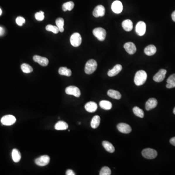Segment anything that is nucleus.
Listing matches in <instances>:
<instances>
[{
    "instance_id": "nucleus-1",
    "label": "nucleus",
    "mask_w": 175,
    "mask_h": 175,
    "mask_svg": "<svg viewBox=\"0 0 175 175\" xmlns=\"http://www.w3.org/2000/svg\"><path fill=\"white\" fill-rule=\"evenodd\" d=\"M147 78V75L145 71L140 70L137 72L134 78V83L137 86H141L145 84Z\"/></svg>"
},
{
    "instance_id": "nucleus-2",
    "label": "nucleus",
    "mask_w": 175,
    "mask_h": 175,
    "mask_svg": "<svg viewBox=\"0 0 175 175\" xmlns=\"http://www.w3.org/2000/svg\"><path fill=\"white\" fill-rule=\"evenodd\" d=\"M97 67V63L94 59H90L88 61L85 67V73L90 75L95 71Z\"/></svg>"
},
{
    "instance_id": "nucleus-3",
    "label": "nucleus",
    "mask_w": 175,
    "mask_h": 175,
    "mask_svg": "<svg viewBox=\"0 0 175 175\" xmlns=\"http://www.w3.org/2000/svg\"><path fill=\"white\" fill-rule=\"evenodd\" d=\"M94 36L100 41L105 40L106 37V31L103 28H96L92 31Z\"/></svg>"
},
{
    "instance_id": "nucleus-4",
    "label": "nucleus",
    "mask_w": 175,
    "mask_h": 175,
    "mask_svg": "<svg viewBox=\"0 0 175 175\" xmlns=\"http://www.w3.org/2000/svg\"><path fill=\"white\" fill-rule=\"evenodd\" d=\"M143 156L147 159H155L158 155L157 151L151 148H146L142 151V152Z\"/></svg>"
},
{
    "instance_id": "nucleus-5",
    "label": "nucleus",
    "mask_w": 175,
    "mask_h": 175,
    "mask_svg": "<svg viewBox=\"0 0 175 175\" xmlns=\"http://www.w3.org/2000/svg\"><path fill=\"white\" fill-rule=\"evenodd\" d=\"M70 42L73 47H78L82 42V37L78 33H75L72 35L71 37Z\"/></svg>"
},
{
    "instance_id": "nucleus-6",
    "label": "nucleus",
    "mask_w": 175,
    "mask_h": 175,
    "mask_svg": "<svg viewBox=\"0 0 175 175\" xmlns=\"http://www.w3.org/2000/svg\"><path fill=\"white\" fill-rule=\"evenodd\" d=\"M16 121V118L12 115H5L1 118V122L3 125L7 126L13 125Z\"/></svg>"
},
{
    "instance_id": "nucleus-7",
    "label": "nucleus",
    "mask_w": 175,
    "mask_h": 175,
    "mask_svg": "<svg viewBox=\"0 0 175 175\" xmlns=\"http://www.w3.org/2000/svg\"><path fill=\"white\" fill-rule=\"evenodd\" d=\"M50 158L48 155H43L35 159L36 164L40 167H44L49 164Z\"/></svg>"
},
{
    "instance_id": "nucleus-8",
    "label": "nucleus",
    "mask_w": 175,
    "mask_h": 175,
    "mask_svg": "<svg viewBox=\"0 0 175 175\" xmlns=\"http://www.w3.org/2000/svg\"><path fill=\"white\" fill-rule=\"evenodd\" d=\"M65 92L67 95H72L76 97H79L80 96V90L78 87L74 86L68 87L65 89Z\"/></svg>"
},
{
    "instance_id": "nucleus-9",
    "label": "nucleus",
    "mask_w": 175,
    "mask_h": 175,
    "mask_svg": "<svg viewBox=\"0 0 175 175\" xmlns=\"http://www.w3.org/2000/svg\"><path fill=\"white\" fill-rule=\"evenodd\" d=\"M146 31V25L145 22L140 21L138 22L136 26V32L140 36H142L145 34Z\"/></svg>"
},
{
    "instance_id": "nucleus-10",
    "label": "nucleus",
    "mask_w": 175,
    "mask_h": 175,
    "mask_svg": "<svg viewBox=\"0 0 175 175\" xmlns=\"http://www.w3.org/2000/svg\"><path fill=\"white\" fill-rule=\"evenodd\" d=\"M105 7L102 5H98L93 10V13H92L93 16L95 18L103 17L105 15Z\"/></svg>"
},
{
    "instance_id": "nucleus-11",
    "label": "nucleus",
    "mask_w": 175,
    "mask_h": 175,
    "mask_svg": "<svg viewBox=\"0 0 175 175\" xmlns=\"http://www.w3.org/2000/svg\"><path fill=\"white\" fill-rule=\"evenodd\" d=\"M167 70L165 69H161L156 75L154 76L153 80L156 82H162L164 80L167 73Z\"/></svg>"
},
{
    "instance_id": "nucleus-12",
    "label": "nucleus",
    "mask_w": 175,
    "mask_h": 175,
    "mask_svg": "<svg viewBox=\"0 0 175 175\" xmlns=\"http://www.w3.org/2000/svg\"><path fill=\"white\" fill-rule=\"evenodd\" d=\"M123 47L126 52L130 55H133L136 52V47L135 46V44H134L133 42H126L124 44Z\"/></svg>"
},
{
    "instance_id": "nucleus-13",
    "label": "nucleus",
    "mask_w": 175,
    "mask_h": 175,
    "mask_svg": "<svg viewBox=\"0 0 175 175\" xmlns=\"http://www.w3.org/2000/svg\"><path fill=\"white\" fill-rule=\"evenodd\" d=\"M117 128L120 132L123 133H129L131 131V128L129 125L126 123H120L117 125Z\"/></svg>"
},
{
    "instance_id": "nucleus-14",
    "label": "nucleus",
    "mask_w": 175,
    "mask_h": 175,
    "mask_svg": "<svg viewBox=\"0 0 175 175\" xmlns=\"http://www.w3.org/2000/svg\"><path fill=\"white\" fill-rule=\"evenodd\" d=\"M111 9L114 13L119 14L121 13L123 10V4L119 1H115L112 3Z\"/></svg>"
},
{
    "instance_id": "nucleus-15",
    "label": "nucleus",
    "mask_w": 175,
    "mask_h": 175,
    "mask_svg": "<svg viewBox=\"0 0 175 175\" xmlns=\"http://www.w3.org/2000/svg\"><path fill=\"white\" fill-rule=\"evenodd\" d=\"M33 60L34 61L39 63V64H40L41 66H47L49 63V60L47 58H44L42 56H37V55L33 56Z\"/></svg>"
},
{
    "instance_id": "nucleus-16",
    "label": "nucleus",
    "mask_w": 175,
    "mask_h": 175,
    "mask_svg": "<svg viewBox=\"0 0 175 175\" xmlns=\"http://www.w3.org/2000/svg\"><path fill=\"white\" fill-rule=\"evenodd\" d=\"M158 104V101L156 99L152 98L148 100L145 104V109L147 111H150L156 107Z\"/></svg>"
},
{
    "instance_id": "nucleus-17",
    "label": "nucleus",
    "mask_w": 175,
    "mask_h": 175,
    "mask_svg": "<svg viewBox=\"0 0 175 175\" xmlns=\"http://www.w3.org/2000/svg\"><path fill=\"white\" fill-rule=\"evenodd\" d=\"M122 66L120 64H117L111 70L109 71L108 75L110 77H113L118 75L122 71Z\"/></svg>"
},
{
    "instance_id": "nucleus-18",
    "label": "nucleus",
    "mask_w": 175,
    "mask_h": 175,
    "mask_svg": "<svg viewBox=\"0 0 175 175\" xmlns=\"http://www.w3.org/2000/svg\"><path fill=\"white\" fill-rule=\"evenodd\" d=\"M97 105L94 102H88L85 105V109L88 112H94L97 109Z\"/></svg>"
},
{
    "instance_id": "nucleus-19",
    "label": "nucleus",
    "mask_w": 175,
    "mask_h": 175,
    "mask_svg": "<svg viewBox=\"0 0 175 175\" xmlns=\"http://www.w3.org/2000/svg\"><path fill=\"white\" fill-rule=\"evenodd\" d=\"M157 48L154 45H149L145 49L144 52L147 56H153L156 53Z\"/></svg>"
},
{
    "instance_id": "nucleus-20",
    "label": "nucleus",
    "mask_w": 175,
    "mask_h": 175,
    "mask_svg": "<svg viewBox=\"0 0 175 175\" xmlns=\"http://www.w3.org/2000/svg\"><path fill=\"white\" fill-rule=\"evenodd\" d=\"M122 27L126 31L129 32L133 28V23L130 20H126L122 23Z\"/></svg>"
},
{
    "instance_id": "nucleus-21",
    "label": "nucleus",
    "mask_w": 175,
    "mask_h": 175,
    "mask_svg": "<svg viewBox=\"0 0 175 175\" xmlns=\"http://www.w3.org/2000/svg\"><path fill=\"white\" fill-rule=\"evenodd\" d=\"M68 128V125L66 122L60 121L56 123L55 125V128L57 131H63L66 130Z\"/></svg>"
},
{
    "instance_id": "nucleus-22",
    "label": "nucleus",
    "mask_w": 175,
    "mask_h": 175,
    "mask_svg": "<svg viewBox=\"0 0 175 175\" xmlns=\"http://www.w3.org/2000/svg\"><path fill=\"white\" fill-rule=\"evenodd\" d=\"M102 145L108 152L112 153L115 151V148L112 144L108 141H104L102 143Z\"/></svg>"
},
{
    "instance_id": "nucleus-23",
    "label": "nucleus",
    "mask_w": 175,
    "mask_h": 175,
    "mask_svg": "<svg viewBox=\"0 0 175 175\" xmlns=\"http://www.w3.org/2000/svg\"><path fill=\"white\" fill-rule=\"evenodd\" d=\"M108 95L109 97H111L114 99H120L122 97L121 94L118 91L114 90H109L108 91Z\"/></svg>"
},
{
    "instance_id": "nucleus-24",
    "label": "nucleus",
    "mask_w": 175,
    "mask_h": 175,
    "mask_svg": "<svg viewBox=\"0 0 175 175\" xmlns=\"http://www.w3.org/2000/svg\"><path fill=\"white\" fill-rule=\"evenodd\" d=\"M12 157L15 162H18L21 159V154L18 149H13L12 152Z\"/></svg>"
},
{
    "instance_id": "nucleus-25",
    "label": "nucleus",
    "mask_w": 175,
    "mask_h": 175,
    "mask_svg": "<svg viewBox=\"0 0 175 175\" xmlns=\"http://www.w3.org/2000/svg\"><path fill=\"white\" fill-rule=\"evenodd\" d=\"M100 123V117L98 115H95L92 119L90 123V126L92 128L95 129L99 126Z\"/></svg>"
},
{
    "instance_id": "nucleus-26",
    "label": "nucleus",
    "mask_w": 175,
    "mask_h": 175,
    "mask_svg": "<svg viewBox=\"0 0 175 175\" xmlns=\"http://www.w3.org/2000/svg\"><path fill=\"white\" fill-rule=\"evenodd\" d=\"M167 88L168 89H171L175 88V74H173L168 78L167 80Z\"/></svg>"
},
{
    "instance_id": "nucleus-27",
    "label": "nucleus",
    "mask_w": 175,
    "mask_h": 175,
    "mask_svg": "<svg viewBox=\"0 0 175 175\" xmlns=\"http://www.w3.org/2000/svg\"><path fill=\"white\" fill-rule=\"evenodd\" d=\"M101 108L105 110H110L112 108V105L109 101L102 100L99 103Z\"/></svg>"
},
{
    "instance_id": "nucleus-28",
    "label": "nucleus",
    "mask_w": 175,
    "mask_h": 175,
    "mask_svg": "<svg viewBox=\"0 0 175 175\" xmlns=\"http://www.w3.org/2000/svg\"><path fill=\"white\" fill-rule=\"evenodd\" d=\"M59 73L60 75L65 76H70L72 75V71L67 67H60L59 69Z\"/></svg>"
},
{
    "instance_id": "nucleus-29",
    "label": "nucleus",
    "mask_w": 175,
    "mask_h": 175,
    "mask_svg": "<svg viewBox=\"0 0 175 175\" xmlns=\"http://www.w3.org/2000/svg\"><path fill=\"white\" fill-rule=\"evenodd\" d=\"M56 26L59 28V31L60 32H63L64 30V28H63L64 25V19L61 18H59L58 19H56Z\"/></svg>"
},
{
    "instance_id": "nucleus-30",
    "label": "nucleus",
    "mask_w": 175,
    "mask_h": 175,
    "mask_svg": "<svg viewBox=\"0 0 175 175\" xmlns=\"http://www.w3.org/2000/svg\"><path fill=\"white\" fill-rule=\"evenodd\" d=\"M75 6V4L73 1H68L67 3H65L62 6V9L64 11H66L67 10L71 11L73 8Z\"/></svg>"
},
{
    "instance_id": "nucleus-31",
    "label": "nucleus",
    "mask_w": 175,
    "mask_h": 175,
    "mask_svg": "<svg viewBox=\"0 0 175 175\" xmlns=\"http://www.w3.org/2000/svg\"><path fill=\"white\" fill-rule=\"evenodd\" d=\"M133 111L134 114L137 116L141 118H144V115H145L144 111L138 107H134L133 109Z\"/></svg>"
},
{
    "instance_id": "nucleus-32",
    "label": "nucleus",
    "mask_w": 175,
    "mask_h": 175,
    "mask_svg": "<svg viewBox=\"0 0 175 175\" xmlns=\"http://www.w3.org/2000/svg\"><path fill=\"white\" fill-rule=\"evenodd\" d=\"M21 69L23 73H30L33 72V71L31 66L26 63H23L21 65Z\"/></svg>"
},
{
    "instance_id": "nucleus-33",
    "label": "nucleus",
    "mask_w": 175,
    "mask_h": 175,
    "mask_svg": "<svg viewBox=\"0 0 175 175\" xmlns=\"http://www.w3.org/2000/svg\"><path fill=\"white\" fill-rule=\"evenodd\" d=\"M46 30L48 31L52 32L54 34H58L59 31L57 26H54L51 25H47L46 26Z\"/></svg>"
},
{
    "instance_id": "nucleus-34",
    "label": "nucleus",
    "mask_w": 175,
    "mask_h": 175,
    "mask_svg": "<svg viewBox=\"0 0 175 175\" xmlns=\"http://www.w3.org/2000/svg\"><path fill=\"white\" fill-rule=\"evenodd\" d=\"M100 175H111V170L109 167H104L101 169L100 171Z\"/></svg>"
},
{
    "instance_id": "nucleus-35",
    "label": "nucleus",
    "mask_w": 175,
    "mask_h": 175,
    "mask_svg": "<svg viewBox=\"0 0 175 175\" xmlns=\"http://www.w3.org/2000/svg\"><path fill=\"white\" fill-rule=\"evenodd\" d=\"M35 17L37 20L42 21L44 19V13L42 11L36 13Z\"/></svg>"
},
{
    "instance_id": "nucleus-36",
    "label": "nucleus",
    "mask_w": 175,
    "mask_h": 175,
    "mask_svg": "<svg viewBox=\"0 0 175 175\" xmlns=\"http://www.w3.org/2000/svg\"><path fill=\"white\" fill-rule=\"evenodd\" d=\"M16 22L19 26H21L25 23V20L22 17H18L16 19Z\"/></svg>"
},
{
    "instance_id": "nucleus-37",
    "label": "nucleus",
    "mask_w": 175,
    "mask_h": 175,
    "mask_svg": "<svg viewBox=\"0 0 175 175\" xmlns=\"http://www.w3.org/2000/svg\"><path fill=\"white\" fill-rule=\"evenodd\" d=\"M66 174L67 175H75V173L72 170L68 169L67 170L66 172Z\"/></svg>"
},
{
    "instance_id": "nucleus-38",
    "label": "nucleus",
    "mask_w": 175,
    "mask_h": 175,
    "mask_svg": "<svg viewBox=\"0 0 175 175\" xmlns=\"http://www.w3.org/2000/svg\"><path fill=\"white\" fill-rule=\"evenodd\" d=\"M170 143L173 145L175 146V137H173V138H171V139L170 140Z\"/></svg>"
},
{
    "instance_id": "nucleus-39",
    "label": "nucleus",
    "mask_w": 175,
    "mask_h": 175,
    "mask_svg": "<svg viewBox=\"0 0 175 175\" xmlns=\"http://www.w3.org/2000/svg\"><path fill=\"white\" fill-rule=\"evenodd\" d=\"M4 30L3 28L0 26V36H3L4 34Z\"/></svg>"
},
{
    "instance_id": "nucleus-40",
    "label": "nucleus",
    "mask_w": 175,
    "mask_h": 175,
    "mask_svg": "<svg viewBox=\"0 0 175 175\" xmlns=\"http://www.w3.org/2000/svg\"><path fill=\"white\" fill-rule=\"evenodd\" d=\"M172 19L175 22V11H174L172 14Z\"/></svg>"
},
{
    "instance_id": "nucleus-41",
    "label": "nucleus",
    "mask_w": 175,
    "mask_h": 175,
    "mask_svg": "<svg viewBox=\"0 0 175 175\" xmlns=\"http://www.w3.org/2000/svg\"><path fill=\"white\" fill-rule=\"evenodd\" d=\"M1 14H2V10L0 8V16L1 15Z\"/></svg>"
},
{
    "instance_id": "nucleus-42",
    "label": "nucleus",
    "mask_w": 175,
    "mask_h": 175,
    "mask_svg": "<svg viewBox=\"0 0 175 175\" xmlns=\"http://www.w3.org/2000/svg\"><path fill=\"white\" fill-rule=\"evenodd\" d=\"M173 113H174V114H175V107L174 109V110H173Z\"/></svg>"
}]
</instances>
